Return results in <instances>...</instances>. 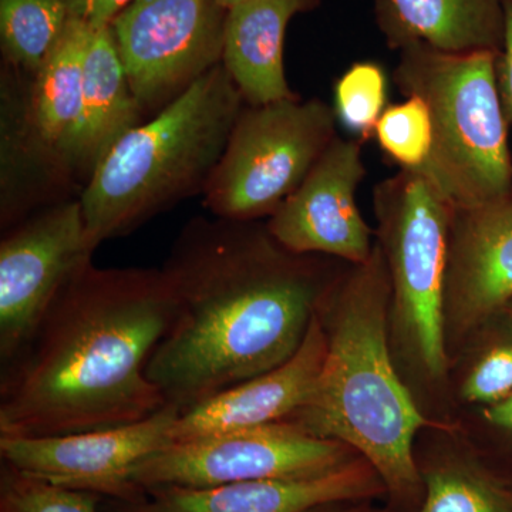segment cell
Segmentation results:
<instances>
[{
	"label": "cell",
	"instance_id": "obj_1",
	"mask_svg": "<svg viewBox=\"0 0 512 512\" xmlns=\"http://www.w3.org/2000/svg\"><path fill=\"white\" fill-rule=\"evenodd\" d=\"M161 269L175 312L146 373L181 413L288 362L332 286L266 225L214 215L185 225Z\"/></svg>",
	"mask_w": 512,
	"mask_h": 512
},
{
	"label": "cell",
	"instance_id": "obj_2",
	"mask_svg": "<svg viewBox=\"0 0 512 512\" xmlns=\"http://www.w3.org/2000/svg\"><path fill=\"white\" fill-rule=\"evenodd\" d=\"M163 269L87 262L0 372V436L113 429L168 406L148 360L173 322Z\"/></svg>",
	"mask_w": 512,
	"mask_h": 512
},
{
	"label": "cell",
	"instance_id": "obj_3",
	"mask_svg": "<svg viewBox=\"0 0 512 512\" xmlns=\"http://www.w3.org/2000/svg\"><path fill=\"white\" fill-rule=\"evenodd\" d=\"M392 303L379 245L365 264L333 284L318 309L328 352L308 402L288 420L320 439L340 441L372 464L393 512H416L424 487L413 444L430 426L397 376L387 340Z\"/></svg>",
	"mask_w": 512,
	"mask_h": 512
},
{
	"label": "cell",
	"instance_id": "obj_4",
	"mask_svg": "<svg viewBox=\"0 0 512 512\" xmlns=\"http://www.w3.org/2000/svg\"><path fill=\"white\" fill-rule=\"evenodd\" d=\"M245 101L224 64L128 131L84 185L90 248L124 237L178 202L204 192Z\"/></svg>",
	"mask_w": 512,
	"mask_h": 512
},
{
	"label": "cell",
	"instance_id": "obj_5",
	"mask_svg": "<svg viewBox=\"0 0 512 512\" xmlns=\"http://www.w3.org/2000/svg\"><path fill=\"white\" fill-rule=\"evenodd\" d=\"M497 52L400 50L394 83L429 106L433 148L417 173L453 211L474 210L512 194L508 123L497 82Z\"/></svg>",
	"mask_w": 512,
	"mask_h": 512
},
{
	"label": "cell",
	"instance_id": "obj_6",
	"mask_svg": "<svg viewBox=\"0 0 512 512\" xmlns=\"http://www.w3.org/2000/svg\"><path fill=\"white\" fill-rule=\"evenodd\" d=\"M379 245L389 269L392 308L407 353L430 377L446 373V281L454 211L416 171L376 185Z\"/></svg>",
	"mask_w": 512,
	"mask_h": 512
},
{
	"label": "cell",
	"instance_id": "obj_7",
	"mask_svg": "<svg viewBox=\"0 0 512 512\" xmlns=\"http://www.w3.org/2000/svg\"><path fill=\"white\" fill-rule=\"evenodd\" d=\"M336 121L320 99L245 104L202 192L205 207L225 220L271 217L332 143Z\"/></svg>",
	"mask_w": 512,
	"mask_h": 512
},
{
	"label": "cell",
	"instance_id": "obj_8",
	"mask_svg": "<svg viewBox=\"0 0 512 512\" xmlns=\"http://www.w3.org/2000/svg\"><path fill=\"white\" fill-rule=\"evenodd\" d=\"M359 456L291 421L171 443L137 464L134 481L151 488H212L262 480L318 477Z\"/></svg>",
	"mask_w": 512,
	"mask_h": 512
},
{
	"label": "cell",
	"instance_id": "obj_9",
	"mask_svg": "<svg viewBox=\"0 0 512 512\" xmlns=\"http://www.w3.org/2000/svg\"><path fill=\"white\" fill-rule=\"evenodd\" d=\"M227 16L220 0H133L111 22L144 116L222 63Z\"/></svg>",
	"mask_w": 512,
	"mask_h": 512
},
{
	"label": "cell",
	"instance_id": "obj_10",
	"mask_svg": "<svg viewBox=\"0 0 512 512\" xmlns=\"http://www.w3.org/2000/svg\"><path fill=\"white\" fill-rule=\"evenodd\" d=\"M80 198L33 212L0 242V367L36 332L57 295L92 261Z\"/></svg>",
	"mask_w": 512,
	"mask_h": 512
},
{
	"label": "cell",
	"instance_id": "obj_11",
	"mask_svg": "<svg viewBox=\"0 0 512 512\" xmlns=\"http://www.w3.org/2000/svg\"><path fill=\"white\" fill-rule=\"evenodd\" d=\"M180 410L160 412L126 426L63 436H0V461L20 473L104 500L137 503L147 490L134 481L137 464L173 443Z\"/></svg>",
	"mask_w": 512,
	"mask_h": 512
},
{
	"label": "cell",
	"instance_id": "obj_12",
	"mask_svg": "<svg viewBox=\"0 0 512 512\" xmlns=\"http://www.w3.org/2000/svg\"><path fill=\"white\" fill-rule=\"evenodd\" d=\"M365 175L362 141L336 136L298 190L269 217V234L295 254L365 264L375 249L356 202Z\"/></svg>",
	"mask_w": 512,
	"mask_h": 512
},
{
	"label": "cell",
	"instance_id": "obj_13",
	"mask_svg": "<svg viewBox=\"0 0 512 512\" xmlns=\"http://www.w3.org/2000/svg\"><path fill=\"white\" fill-rule=\"evenodd\" d=\"M387 495L372 464L355 460L318 477L247 481L212 488L147 490L137 503L104 500L107 512H305L340 500H373Z\"/></svg>",
	"mask_w": 512,
	"mask_h": 512
},
{
	"label": "cell",
	"instance_id": "obj_14",
	"mask_svg": "<svg viewBox=\"0 0 512 512\" xmlns=\"http://www.w3.org/2000/svg\"><path fill=\"white\" fill-rule=\"evenodd\" d=\"M512 301V194L454 211L446 281V320L468 330ZM450 319V320H451Z\"/></svg>",
	"mask_w": 512,
	"mask_h": 512
},
{
	"label": "cell",
	"instance_id": "obj_15",
	"mask_svg": "<svg viewBox=\"0 0 512 512\" xmlns=\"http://www.w3.org/2000/svg\"><path fill=\"white\" fill-rule=\"evenodd\" d=\"M326 352L328 338L316 313L301 348L284 365L180 413L171 431L173 443L288 420L315 390Z\"/></svg>",
	"mask_w": 512,
	"mask_h": 512
},
{
	"label": "cell",
	"instance_id": "obj_16",
	"mask_svg": "<svg viewBox=\"0 0 512 512\" xmlns=\"http://www.w3.org/2000/svg\"><path fill=\"white\" fill-rule=\"evenodd\" d=\"M111 26L94 29L84 64L82 103L59 151L64 174L89 180L114 146L143 123Z\"/></svg>",
	"mask_w": 512,
	"mask_h": 512
},
{
	"label": "cell",
	"instance_id": "obj_17",
	"mask_svg": "<svg viewBox=\"0 0 512 512\" xmlns=\"http://www.w3.org/2000/svg\"><path fill=\"white\" fill-rule=\"evenodd\" d=\"M322 0H245L228 10L222 64L247 106H262L296 94L286 80V29L295 16Z\"/></svg>",
	"mask_w": 512,
	"mask_h": 512
},
{
	"label": "cell",
	"instance_id": "obj_18",
	"mask_svg": "<svg viewBox=\"0 0 512 512\" xmlns=\"http://www.w3.org/2000/svg\"><path fill=\"white\" fill-rule=\"evenodd\" d=\"M375 16L392 49L500 53L503 46V0H375Z\"/></svg>",
	"mask_w": 512,
	"mask_h": 512
},
{
	"label": "cell",
	"instance_id": "obj_19",
	"mask_svg": "<svg viewBox=\"0 0 512 512\" xmlns=\"http://www.w3.org/2000/svg\"><path fill=\"white\" fill-rule=\"evenodd\" d=\"M93 30L89 23L72 16L59 42L33 74L26 97L30 131L40 148L60 168V148L79 116L84 64Z\"/></svg>",
	"mask_w": 512,
	"mask_h": 512
},
{
	"label": "cell",
	"instance_id": "obj_20",
	"mask_svg": "<svg viewBox=\"0 0 512 512\" xmlns=\"http://www.w3.org/2000/svg\"><path fill=\"white\" fill-rule=\"evenodd\" d=\"M424 495L416 512H512V488L466 454L419 464Z\"/></svg>",
	"mask_w": 512,
	"mask_h": 512
},
{
	"label": "cell",
	"instance_id": "obj_21",
	"mask_svg": "<svg viewBox=\"0 0 512 512\" xmlns=\"http://www.w3.org/2000/svg\"><path fill=\"white\" fill-rule=\"evenodd\" d=\"M72 18L67 0H0V42L10 66L33 76Z\"/></svg>",
	"mask_w": 512,
	"mask_h": 512
},
{
	"label": "cell",
	"instance_id": "obj_22",
	"mask_svg": "<svg viewBox=\"0 0 512 512\" xmlns=\"http://www.w3.org/2000/svg\"><path fill=\"white\" fill-rule=\"evenodd\" d=\"M373 137L400 170L420 171L433 148V121L426 101L417 94H407L402 103L387 106Z\"/></svg>",
	"mask_w": 512,
	"mask_h": 512
},
{
	"label": "cell",
	"instance_id": "obj_23",
	"mask_svg": "<svg viewBox=\"0 0 512 512\" xmlns=\"http://www.w3.org/2000/svg\"><path fill=\"white\" fill-rule=\"evenodd\" d=\"M336 120L357 140L373 137L377 121L387 109V77L375 62H357L336 80Z\"/></svg>",
	"mask_w": 512,
	"mask_h": 512
},
{
	"label": "cell",
	"instance_id": "obj_24",
	"mask_svg": "<svg viewBox=\"0 0 512 512\" xmlns=\"http://www.w3.org/2000/svg\"><path fill=\"white\" fill-rule=\"evenodd\" d=\"M104 498L57 487L0 461V512H99Z\"/></svg>",
	"mask_w": 512,
	"mask_h": 512
},
{
	"label": "cell",
	"instance_id": "obj_25",
	"mask_svg": "<svg viewBox=\"0 0 512 512\" xmlns=\"http://www.w3.org/2000/svg\"><path fill=\"white\" fill-rule=\"evenodd\" d=\"M512 393V338L495 343L473 366L463 384L464 400L470 403L500 402Z\"/></svg>",
	"mask_w": 512,
	"mask_h": 512
},
{
	"label": "cell",
	"instance_id": "obj_26",
	"mask_svg": "<svg viewBox=\"0 0 512 512\" xmlns=\"http://www.w3.org/2000/svg\"><path fill=\"white\" fill-rule=\"evenodd\" d=\"M504 3L503 46L497 57V82L505 117L512 124V0Z\"/></svg>",
	"mask_w": 512,
	"mask_h": 512
},
{
	"label": "cell",
	"instance_id": "obj_27",
	"mask_svg": "<svg viewBox=\"0 0 512 512\" xmlns=\"http://www.w3.org/2000/svg\"><path fill=\"white\" fill-rule=\"evenodd\" d=\"M133 0H67L72 16L83 19L93 29L110 26L121 10Z\"/></svg>",
	"mask_w": 512,
	"mask_h": 512
},
{
	"label": "cell",
	"instance_id": "obj_28",
	"mask_svg": "<svg viewBox=\"0 0 512 512\" xmlns=\"http://www.w3.org/2000/svg\"><path fill=\"white\" fill-rule=\"evenodd\" d=\"M305 512H393L390 508L380 510V508L370 505V500H340L330 501V503L316 505Z\"/></svg>",
	"mask_w": 512,
	"mask_h": 512
},
{
	"label": "cell",
	"instance_id": "obj_29",
	"mask_svg": "<svg viewBox=\"0 0 512 512\" xmlns=\"http://www.w3.org/2000/svg\"><path fill=\"white\" fill-rule=\"evenodd\" d=\"M484 417L488 423L501 429L512 430V393L500 402L491 404L484 410Z\"/></svg>",
	"mask_w": 512,
	"mask_h": 512
},
{
	"label": "cell",
	"instance_id": "obj_30",
	"mask_svg": "<svg viewBox=\"0 0 512 512\" xmlns=\"http://www.w3.org/2000/svg\"><path fill=\"white\" fill-rule=\"evenodd\" d=\"M241 2H245V0H220L222 8L227 10L234 8V6L239 5Z\"/></svg>",
	"mask_w": 512,
	"mask_h": 512
},
{
	"label": "cell",
	"instance_id": "obj_31",
	"mask_svg": "<svg viewBox=\"0 0 512 512\" xmlns=\"http://www.w3.org/2000/svg\"><path fill=\"white\" fill-rule=\"evenodd\" d=\"M504 311L507 312V315L512 319V301L505 306Z\"/></svg>",
	"mask_w": 512,
	"mask_h": 512
}]
</instances>
